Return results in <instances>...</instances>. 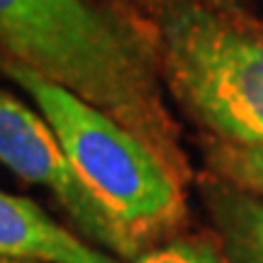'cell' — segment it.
Segmentation results:
<instances>
[{
    "label": "cell",
    "instance_id": "obj_1",
    "mask_svg": "<svg viewBox=\"0 0 263 263\" xmlns=\"http://www.w3.org/2000/svg\"><path fill=\"white\" fill-rule=\"evenodd\" d=\"M139 8L134 0H0V59L110 115L188 185L193 171L168 110L156 32Z\"/></svg>",
    "mask_w": 263,
    "mask_h": 263
},
{
    "label": "cell",
    "instance_id": "obj_2",
    "mask_svg": "<svg viewBox=\"0 0 263 263\" xmlns=\"http://www.w3.org/2000/svg\"><path fill=\"white\" fill-rule=\"evenodd\" d=\"M171 95L210 141L263 146V22L205 0H141Z\"/></svg>",
    "mask_w": 263,
    "mask_h": 263
},
{
    "label": "cell",
    "instance_id": "obj_3",
    "mask_svg": "<svg viewBox=\"0 0 263 263\" xmlns=\"http://www.w3.org/2000/svg\"><path fill=\"white\" fill-rule=\"evenodd\" d=\"M0 68L37 105L83 188L132 244L146 251L176 234L188 215L185 185L124 124L61 85L0 59Z\"/></svg>",
    "mask_w": 263,
    "mask_h": 263
},
{
    "label": "cell",
    "instance_id": "obj_4",
    "mask_svg": "<svg viewBox=\"0 0 263 263\" xmlns=\"http://www.w3.org/2000/svg\"><path fill=\"white\" fill-rule=\"evenodd\" d=\"M0 161L15 176L37 188H44L57 200L76 232L85 241L134 263L144 251L122 234L83 183L71 161L66 159L54 129L39 112L0 88Z\"/></svg>",
    "mask_w": 263,
    "mask_h": 263
},
{
    "label": "cell",
    "instance_id": "obj_5",
    "mask_svg": "<svg viewBox=\"0 0 263 263\" xmlns=\"http://www.w3.org/2000/svg\"><path fill=\"white\" fill-rule=\"evenodd\" d=\"M0 258L27 263H124L57 222L32 200L3 190Z\"/></svg>",
    "mask_w": 263,
    "mask_h": 263
},
{
    "label": "cell",
    "instance_id": "obj_6",
    "mask_svg": "<svg viewBox=\"0 0 263 263\" xmlns=\"http://www.w3.org/2000/svg\"><path fill=\"white\" fill-rule=\"evenodd\" d=\"M202 202L227 263H263V197L224 180L202 183Z\"/></svg>",
    "mask_w": 263,
    "mask_h": 263
},
{
    "label": "cell",
    "instance_id": "obj_7",
    "mask_svg": "<svg viewBox=\"0 0 263 263\" xmlns=\"http://www.w3.org/2000/svg\"><path fill=\"white\" fill-rule=\"evenodd\" d=\"M205 161L215 178L263 197V146H234L210 141L205 149Z\"/></svg>",
    "mask_w": 263,
    "mask_h": 263
},
{
    "label": "cell",
    "instance_id": "obj_8",
    "mask_svg": "<svg viewBox=\"0 0 263 263\" xmlns=\"http://www.w3.org/2000/svg\"><path fill=\"white\" fill-rule=\"evenodd\" d=\"M134 263H227L217 241L202 236H171L146 249Z\"/></svg>",
    "mask_w": 263,
    "mask_h": 263
},
{
    "label": "cell",
    "instance_id": "obj_9",
    "mask_svg": "<svg viewBox=\"0 0 263 263\" xmlns=\"http://www.w3.org/2000/svg\"><path fill=\"white\" fill-rule=\"evenodd\" d=\"M205 3H212V5H219V8H239V10H249L254 0H205Z\"/></svg>",
    "mask_w": 263,
    "mask_h": 263
},
{
    "label": "cell",
    "instance_id": "obj_10",
    "mask_svg": "<svg viewBox=\"0 0 263 263\" xmlns=\"http://www.w3.org/2000/svg\"><path fill=\"white\" fill-rule=\"evenodd\" d=\"M0 263H27V261H12V258H0Z\"/></svg>",
    "mask_w": 263,
    "mask_h": 263
}]
</instances>
